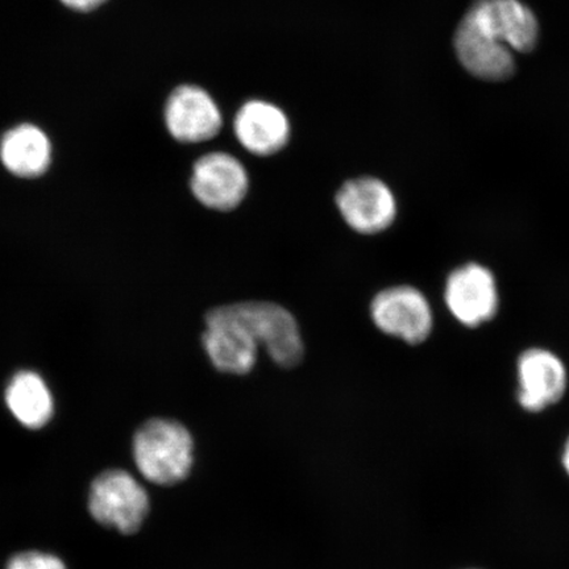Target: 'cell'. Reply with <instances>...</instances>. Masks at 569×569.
I'll use <instances>...</instances> for the list:
<instances>
[{
    "instance_id": "5b68a950",
    "label": "cell",
    "mask_w": 569,
    "mask_h": 569,
    "mask_svg": "<svg viewBox=\"0 0 569 569\" xmlns=\"http://www.w3.org/2000/svg\"><path fill=\"white\" fill-rule=\"evenodd\" d=\"M89 510L98 523L130 536L144 522L149 498L130 473L110 469L92 481Z\"/></svg>"
},
{
    "instance_id": "5bb4252c",
    "label": "cell",
    "mask_w": 569,
    "mask_h": 569,
    "mask_svg": "<svg viewBox=\"0 0 569 569\" xmlns=\"http://www.w3.org/2000/svg\"><path fill=\"white\" fill-rule=\"evenodd\" d=\"M7 407L28 429L44 427L53 416V398L39 375L20 372L6 391Z\"/></svg>"
},
{
    "instance_id": "8fae6325",
    "label": "cell",
    "mask_w": 569,
    "mask_h": 569,
    "mask_svg": "<svg viewBox=\"0 0 569 569\" xmlns=\"http://www.w3.org/2000/svg\"><path fill=\"white\" fill-rule=\"evenodd\" d=\"M202 346L217 371L244 376L252 372L259 358V345L243 325L233 319L223 306L204 316Z\"/></svg>"
},
{
    "instance_id": "4fadbf2b",
    "label": "cell",
    "mask_w": 569,
    "mask_h": 569,
    "mask_svg": "<svg viewBox=\"0 0 569 569\" xmlns=\"http://www.w3.org/2000/svg\"><path fill=\"white\" fill-rule=\"evenodd\" d=\"M0 160L10 173L34 178L47 172L52 161V144L38 126L19 124L0 140Z\"/></svg>"
},
{
    "instance_id": "ba28073f",
    "label": "cell",
    "mask_w": 569,
    "mask_h": 569,
    "mask_svg": "<svg viewBox=\"0 0 569 569\" xmlns=\"http://www.w3.org/2000/svg\"><path fill=\"white\" fill-rule=\"evenodd\" d=\"M336 204L345 223L368 237L389 230L398 213L393 190L373 176L347 180L337 191Z\"/></svg>"
},
{
    "instance_id": "52a82bcc",
    "label": "cell",
    "mask_w": 569,
    "mask_h": 569,
    "mask_svg": "<svg viewBox=\"0 0 569 569\" xmlns=\"http://www.w3.org/2000/svg\"><path fill=\"white\" fill-rule=\"evenodd\" d=\"M251 188V178L237 156L224 151H212L193 163L190 190L203 208L230 212L244 202Z\"/></svg>"
},
{
    "instance_id": "9c48e42d",
    "label": "cell",
    "mask_w": 569,
    "mask_h": 569,
    "mask_svg": "<svg viewBox=\"0 0 569 569\" xmlns=\"http://www.w3.org/2000/svg\"><path fill=\"white\" fill-rule=\"evenodd\" d=\"M445 302L461 326L476 329L490 322L500 308V291L492 270L479 262L453 269L446 280Z\"/></svg>"
},
{
    "instance_id": "7a4b0ae2",
    "label": "cell",
    "mask_w": 569,
    "mask_h": 569,
    "mask_svg": "<svg viewBox=\"0 0 569 569\" xmlns=\"http://www.w3.org/2000/svg\"><path fill=\"white\" fill-rule=\"evenodd\" d=\"M193 447V438L181 423L152 419L134 436L133 458L148 481L174 486L190 472Z\"/></svg>"
},
{
    "instance_id": "e0dca14e",
    "label": "cell",
    "mask_w": 569,
    "mask_h": 569,
    "mask_svg": "<svg viewBox=\"0 0 569 569\" xmlns=\"http://www.w3.org/2000/svg\"><path fill=\"white\" fill-rule=\"evenodd\" d=\"M563 465H565L566 471L569 475V439L566 445V450H565V455H563Z\"/></svg>"
},
{
    "instance_id": "8992f818",
    "label": "cell",
    "mask_w": 569,
    "mask_h": 569,
    "mask_svg": "<svg viewBox=\"0 0 569 569\" xmlns=\"http://www.w3.org/2000/svg\"><path fill=\"white\" fill-rule=\"evenodd\" d=\"M369 310L377 330L410 346L425 343L433 330L431 303L411 284L382 289L373 297Z\"/></svg>"
},
{
    "instance_id": "7c38bea8",
    "label": "cell",
    "mask_w": 569,
    "mask_h": 569,
    "mask_svg": "<svg viewBox=\"0 0 569 569\" xmlns=\"http://www.w3.org/2000/svg\"><path fill=\"white\" fill-rule=\"evenodd\" d=\"M518 401L528 411H542L563 398L568 386L565 361L551 350L532 347L517 360Z\"/></svg>"
},
{
    "instance_id": "30bf717a",
    "label": "cell",
    "mask_w": 569,
    "mask_h": 569,
    "mask_svg": "<svg viewBox=\"0 0 569 569\" xmlns=\"http://www.w3.org/2000/svg\"><path fill=\"white\" fill-rule=\"evenodd\" d=\"M232 131L244 151L264 159L287 149L293 137V124L280 104L251 98L234 112Z\"/></svg>"
},
{
    "instance_id": "6da1fadb",
    "label": "cell",
    "mask_w": 569,
    "mask_h": 569,
    "mask_svg": "<svg viewBox=\"0 0 569 569\" xmlns=\"http://www.w3.org/2000/svg\"><path fill=\"white\" fill-rule=\"evenodd\" d=\"M539 26L519 0H475L455 34V49L469 73L487 81L515 74L516 53L537 46Z\"/></svg>"
},
{
    "instance_id": "3957f363",
    "label": "cell",
    "mask_w": 569,
    "mask_h": 569,
    "mask_svg": "<svg viewBox=\"0 0 569 569\" xmlns=\"http://www.w3.org/2000/svg\"><path fill=\"white\" fill-rule=\"evenodd\" d=\"M229 315L243 325L256 343L266 348L270 359L281 368H296L305 359L301 327L283 306L269 301L223 305Z\"/></svg>"
},
{
    "instance_id": "9a60e30c",
    "label": "cell",
    "mask_w": 569,
    "mask_h": 569,
    "mask_svg": "<svg viewBox=\"0 0 569 569\" xmlns=\"http://www.w3.org/2000/svg\"><path fill=\"white\" fill-rule=\"evenodd\" d=\"M7 569H67L66 565L53 555L28 551L16 555Z\"/></svg>"
},
{
    "instance_id": "2e32d148",
    "label": "cell",
    "mask_w": 569,
    "mask_h": 569,
    "mask_svg": "<svg viewBox=\"0 0 569 569\" xmlns=\"http://www.w3.org/2000/svg\"><path fill=\"white\" fill-rule=\"evenodd\" d=\"M68 9L80 12L94 11L101 7L107 0H60Z\"/></svg>"
},
{
    "instance_id": "277c9868",
    "label": "cell",
    "mask_w": 569,
    "mask_h": 569,
    "mask_svg": "<svg viewBox=\"0 0 569 569\" xmlns=\"http://www.w3.org/2000/svg\"><path fill=\"white\" fill-rule=\"evenodd\" d=\"M163 124L181 144H203L223 131L222 107L208 89L197 83L178 84L163 104Z\"/></svg>"
}]
</instances>
